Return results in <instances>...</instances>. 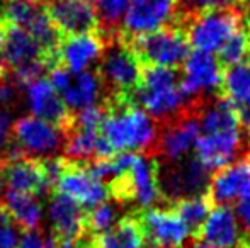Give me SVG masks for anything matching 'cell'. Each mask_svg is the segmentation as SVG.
<instances>
[{
	"instance_id": "4",
	"label": "cell",
	"mask_w": 250,
	"mask_h": 248,
	"mask_svg": "<svg viewBox=\"0 0 250 248\" xmlns=\"http://www.w3.org/2000/svg\"><path fill=\"white\" fill-rule=\"evenodd\" d=\"M142 65L138 55L125 38H109L97 70L104 89L109 90L107 97L133 100V94L142 82Z\"/></svg>"
},
{
	"instance_id": "13",
	"label": "cell",
	"mask_w": 250,
	"mask_h": 248,
	"mask_svg": "<svg viewBox=\"0 0 250 248\" xmlns=\"http://www.w3.org/2000/svg\"><path fill=\"white\" fill-rule=\"evenodd\" d=\"M0 186L7 191L44 195L51 187L48 182L44 162L40 156H22L17 160H0Z\"/></svg>"
},
{
	"instance_id": "11",
	"label": "cell",
	"mask_w": 250,
	"mask_h": 248,
	"mask_svg": "<svg viewBox=\"0 0 250 248\" xmlns=\"http://www.w3.org/2000/svg\"><path fill=\"white\" fill-rule=\"evenodd\" d=\"M53 192L68 195L87 211L105 202V199L109 197L107 186H104L102 180L92 175L87 163L73 162L70 158H66L65 169Z\"/></svg>"
},
{
	"instance_id": "31",
	"label": "cell",
	"mask_w": 250,
	"mask_h": 248,
	"mask_svg": "<svg viewBox=\"0 0 250 248\" xmlns=\"http://www.w3.org/2000/svg\"><path fill=\"white\" fill-rule=\"evenodd\" d=\"M19 248H56V236L51 235L44 238L43 233H40L38 229H34V231H24Z\"/></svg>"
},
{
	"instance_id": "1",
	"label": "cell",
	"mask_w": 250,
	"mask_h": 248,
	"mask_svg": "<svg viewBox=\"0 0 250 248\" xmlns=\"http://www.w3.org/2000/svg\"><path fill=\"white\" fill-rule=\"evenodd\" d=\"M242 124L230 100L216 99L199 107L196 156L208 170L223 169L242 150Z\"/></svg>"
},
{
	"instance_id": "9",
	"label": "cell",
	"mask_w": 250,
	"mask_h": 248,
	"mask_svg": "<svg viewBox=\"0 0 250 248\" xmlns=\"http://www.w3.org/2000/svg\"><path fill=\"white\" fill-rule=\"evenodd\" d=\"M158 186L162 197L174 202L191 195H201L209 186V170L198 158H184L167 167L158 165Z\"/></svg>"
},
{
	"instance_id": "26",
	"label": "cell",
	"mask_w": 250,
	"mask_h": 248,
	"mask_svg": "<svg viewBox=\"0 0 250 248\" xmlns=\"http://www.w3.org/2000/svg\"><path fill=\"white\" fill-rule=\"evenodd\" d=\"M250 58V36L245 27L237 29L227 41L223 46L218 50V60L225 66H235L245 63Z\"/></svg>"
},
{
	"instance_id": "22",
	"label": "cell",
	"mask_w": 250,
	"mask_h": 248,
	"mask_svg": "<svg viewBox=\"0 0 250 248\" xmlns=\"http://www.w3.org/2000/svg\"><path fill=\"white\" fill-rule=\"evenodd\" d=\"M145 233L138 216H126L111 226L107 231L90 235L92 248H145Z\"/></svg>"
},
{
	"instance_id": "3",
	"label": "cell",
	"mask_w": 250,
	"mask_h": 248,
	"mask_svg": "<svg viewBox=\"0 0 250 248\" xmlns=\"http://www.w3.org/2000/svg\"><path fill=\"white\" fill-rule=\"evenodd\" d=\"M133 102L162 123L174 119L191 106H186V94L177 72L162 66H148L143 72L142 82L133 94Z\"/></svg>"
},
{
	"instance_id": "25",
	"label": "cell",
	"mask_w": 250,
	"mask_h": 248,
	"mask_svg": "<svg viewBox=\"0 0 250 248\" xmlns=\"http://www.w3.org/2000/svg\"><path fill=\"white\" fill-rule=\"evenodd\" d=\"M211 208H213V202L209 201V197L206 194H201L179 199V201L174 202V208L172 209L184 221V225L188 226L192 238H196L201 226L204 225L208 214H209Z\"/></svg>"
},
{
	"instance_id": "36",
	"label": "cell",
	"mask_w": 250,
	"mask_h": 248,
	"mask_svg": "<svg viewBox=\"0 0 250 248\" xmlns=\"http://www.w3.org/2000/svg\"><path fill=\"white\" fill-rule=\"evenodd\" d=\"M237 248H250V233H247L245 236H242V240Z\"/></svg>"
},
{
	"instance_id": "8",
	"label": "cell",
	"mask_w": 250,
	"mask_h": 248,
	"mask_svg": "<svg viewBox=\"0 0 250 248\" xmlns=\"http://www.w3.org/2000/svg\"><path fill=\"white\" fill-rule=\"evenodd\" d=\"M199 107L201 100H194L184 113L167 121L157 136L151 153L168 162L184 160L196 148L199 138Z\"/></svg>"
},
{
	"instance_id": "27",
	"label": "cell",
	"mask_w": 250,
	"mask_h": 248,
	"mask_svg": "<svg viewBox=\"0 0 250 248\" xmlns=\"http://www.w3.org/2000/svg\"><path fill=\"white\" fill-rule=\"evenodd\" d=\"M129 0H96L97 17H99L101 31L107 38L114 36V29L119 24V20L125 17L126 7Z\"/></svg>"
},
{
	"instance_id": "15",
	"label": "cell",
	"mask_w": 250,
	"mask_h": 248,
	"mask_svg": "<svg viewBox=\"0 0 250 248\" xmlns=\"http://www.w3.org/2000/svg\"><path fill=\"white\" fill-rule=\"evenodd\" d=\"M27 99L33 116L56 126L63 134L73 128L75 113L68 109L65 100L53 89L46 76H41L27 85Z\"/></svg>"
},
{
	"instance_id": "16",
	"label": "cell",
	"mask_w": 250,
	"mask_h": 248,
	"mask_svg": "<svg viewBox=\"0 0 250 248\" xmlns=\"http://www.w3.org/2000/svg\"><path fill=\"white\" fill-rule=\"evenodd\" d=\"M12 141H16L24 152L51 155L60 148H65V134L56 126L36 116H24L10 128Z\"/></svg>"
},
{
	"instance_id": "37",
	"label": "cell",
	"mask_w": 250,
	"mask_h": 248,
	"mask_svg": "<svg viewBox=\"0 0 250 248\" xmlns=\"http://www.w3.org/2000/svg\"><path fill=\"white\" fill-rule=\"evenodd\" d=\"M188 248H213V247L206 245V243H203V242H196V243H192V245L188 247Z\"/></svg>"
},
{
	"instance_id": "2",
	"label": "cell",
	"mask_w": 250,
	"mask_h": 248,
	"mask_svg": "<svg viewBox=\"0 0 250 248\" xmlns=\"http://www.w3.org/2000/svg\"><path fill=\"white\" fill-rule=\"evenodd\" d=\"M104 109L105 117L101 124V136L112 153L153 152L158 131L148 113L133 100L111 97H105Z\"/></svg>"
},
{
	"instance_id": "28",
	"label": "cell",
	"mask_w": 250,
	"mask_h": 248,
	"mask_svg": "<svg viewBox=\"0 0 250 248\" xmlns=\"http://www.w3.org/2000/svg\"><path fill=\"white\" fill-rule=\"evenodd\" d=\"M116 221V208L109 202H102L96 208L87 211V233L89 235H99L104 233L114 225Z\"/></svg>"
},
{
	"instance_id": "7",
	"label": "cell",
	"mask_w": 250,
	"mask_h": 248,
	"mask_svg": "<svg viewBox=\"0 0 250 248\" xmlns=\"http://www.w3.org/2000/svg\"><path fill=\"white\" fill-rule=\"evenodd\" d=\"M189 44L196 51L214 53L237 29H240V14L237 9H221L186 17Z\"/></svg>"
},
{
	"instance_id": "18",
	"label": "cell",
	"mask_w": 250,
	"mask_h": 248,
	"mask_svg": "<svg viewBox=\"0 0 250 248\" xmlns=\"http://www.w3.org/2000/svg\"><path fill=\"white\" fill-rule=\"evenodd\" d=\"M107 41L109 38L102 31L62 38L58 44V65L73 73L83 72L94 61L101 60Z\"/></svg>"
},
{
	"instance_id": "12",
	"label": "cell",
	"mask_w": 250,
	"mask_h": 248,
	"mask_svg": "<svg viewBox=\"0 0 250 248\" xmlns=\"http://www.w3.org/2000/svg\"><path fill=\"white\" fill-rule=\"evenodd\" d=\"M44 7L62 38L101 31L99 17L90 0H48Z\"/></svg>"
},
{
	"instance_id": "35",
	"label": "cell",
	"mask_w": 250,
	"mask_h": 248,
	"mask_svg": "<svg viewBox=\"0 0 250 248\" xmlns=\"http://www.w3.org/2000/svg\"><path fill=\"white\" fill-rule=\"evenodd\" d=\"M10 136V119L5 111H0V146L5 145Z\"/></svg>"
},
{
	"instance_id": "21",
	"label": "cell",
	"mask_w": 250,
	"mask_h": 248,
	"mask_svg": "<svg viewBox=\"0 0 250 248\" xmlns=\"http://www.w3.org/2000/svg\"><path fill=\"white\" fill-rule=\"evenodd\" d=\"M50 219L56 238H79L87 233V209L62 192H51Z\"/></svg>"
},
{
	"instance_id": "38",
	"label": "cell",
	"mask_w": 250,
	"mask_h": 248,
	"mask_svg": "<svg viewBox=\"0 0 250 248\" xmlns=\"http://www.w3.org/2000/svg\"><path fill=\"white\" fill-rule=\"evenodd\" d=\"M245 29H247V33H249V36H250V14H249V22H247V27H245Z\"/></svg>"
},
{
	"instance_id": "5",
	"label": "cell",
	"mask_w": 250,
	"mask_h": 248,
	"mask_svg": "<svg viewBox=\"0 0 250 248\" xmlns=\"http://www.w3.org/2000/svg\"><path fill=\"white\" fill-rule=\"evenodd\" d=\"M107 192L119 202H135L138 208L150 209L162 197L157 158L135 153L129 169L107 184Z\"/></svg>"
},
{
	"instance_id": "34",
	"label": "cell",
	"mask_w": 250,
	"mask_h": 248,
	"mask_svg": "<svg viewBox=\"0 0 250 248\" xmlns=\"http://www.w3.org/2000/svg\"><path fill=\"white\" fill-rule=\"evenodd\" d=\"M237 218L250 231V194L242 197L237 204Z\"/></svg>"
},
{
	"instance_id": "29",
	"label": "cell",
	"mask_w": 250,
	"mask_h": 248,
	"mask_svg": "<svg viewBox=\"0 0 250 248\" xmlns=\"http://www.w3.org/2000/svg\"><path fill=\"white\" fill-rule=\"evenodd\" d=\"M250 0H179L181 10H184V19L189 16L209 10L221 9H237V5H247Z\"/></svg>"
},
{
	"instance_id": "10",
	"label": "cell",
	"mask_w": 250,
	"mask_h": 248,
	"mask_svg": "<svg viewBox=\"0 0 250 248\" xmlns=\"http://www.w3.org/2000/svg\"><path fill=\"white\" fill-rule=\"evenodd\" d=\"M177 10L179 0H129L119 36L133 39L164 29L175 17Z\"/></svg>"
},
{
	"instance_id": "40",
	"label": "cell",
	"mask_w": 250,
	"mask_h": 248,
	"mask_svg": "<svg viewBox=\"0 0 250 248\" xmlns=\"http://www.w3.org/2000/svg\"><path fill=\"white\" fill-rule=\"evenodd\" d=\"M43 2H44V0H43Z\"/></svg>"
},
{
	"instance_id": "24",
	"label": "cell",
	"mask_w": 250,
	"mask_h": 248,
	"mask_svg": "<svg viewBox=\"0 0 250 248\" xmlns=\"http://www.w3.org/2000/svg\"><path fill=\"white\" fill-rule=\"evenodd\" d=\"M0 202L5 206L16 225L22 231H34L40 228L41 218H43V206L38 201V195L7 191L5 197Z\"/></svg>"
},
{
	"instance_id": "33",
	"label": "cell",
	"mask_w": 250,
	"mask_h": 248,
	"mask_svg": "<svg viewBox=\"0 0 250 248\" xmlns=\"http://www.w3.org/2000/svg\"><path fill=\"white\" fill-rule=\"evenodd\" d=\"M56 248H92L90 235L83 233L79 238H56Z\"/></svg>"
},
{
	"instance_id": "32",
	"label": "cell",
	"mask_w": 250,
	"mask_h": 248,
	"mask_svg": "<svg viewBox=\"0 0 250 248\" xmlns=\"http://www.w3.org/2000/svg\"><path fill=\"white\" fill-rule=\"evenodd\" d=\"M5 39H7V20L0 16V80L5 78L10 73L5 61Z\"/></svg>"
},
{
	"instance_id": "19",
	"label": "cell",
	"mask_w": 250,
	"mask_h": 248,
	"mask_svg": "<svg viewBox=\"0 0 250 248\" xmlns=\"http://www.w3.org/2000/svg\"><path fill=\"white\" fill-rule=\"evenodd\" d=\"M250 194V156L220 169L209 179L206 195L213 204L227 206Z\"/></svg>"
},
{
	"instance_id": "17",
	"label": "cell",
	"mask_w": 250,
	"mask_h": 248,
	"mask_svg": "<svg viewBox=\"0 0 250 248\" xmlns=\"http://www.w3.org/2000/svg\"><path fill=\"white\" fill-rule=\"evenodd\" d=\"M223 65L213 53L194 51L184 61L181 87L186 97H198L201 94L214 92L223 85Z\"/></svg>"
},
{
	"instance_id": "20",
	"label": "cell",
	"mask_w": 250,
	"mask_h": 248,
	"mask_svg": "<svg viewBox=\"0 0 250 248\" xmlns=\"http://www.w3.org/2000/svg\"><path fill=\"white\" fill-rule=\"evenodd\" d=\"M196 240L213 248H237L242 240L237 214L228 206L211 208Z\"/></svg>"
},
{
	"instance_id": "23",
	"label": "cell",
	"mask_w": 250,
	"mask_h": 248,
	"mask_svg": "<svg viewBox=\"0 0 250 248\" xmlns=\"http://www.w3.org/2000/svg\"><path fill=\"white\" fill-rule=\"evenodd\" d=\"M102 89L104 85H102L97 72H80L77 75H72L66 89L60 95L70 111H80L96 106Z\"/></svg>"
},
{
	"instance_id": "14",
	"label": "cell",
	"mask_w": 250,
	"mask_h": 248,
	"mask_svg": "<svg viewBox=\"0 0 250 248\" xmlns=\"http://www.w3.org/2000/svg\"><path fill=\"white\" fill-rule=\"evenodd\" d=\"M150 248H182L191 236L174 209H146L138 216Z\"/></svg>"
},
{
	"instance_id": "39",
	"label": "cell",
	"mask_w": 250,
	"mask_h": 248,
	"mask_svg": "<svg viewBox=\"0 0 250 248\" xmlns=\"http://www.w3.org/2000/svg\"><path fill=\"white\" fill-rule=\"evenodd\" d=\"M90 2H92V3H96V0H90Z\"/></svg>"
},
{
	"instance_id": "30",
	"label": "cell",
	"mask_w": 250,
	"mask_h": 248,
	"mask_svg": "<svg viewBox=\"0 0 250 248\" xmlns=\"http://www.w3.org/2000/svg\"><path fill=\"white\" fill-rule=\"evenodd\" d=\"M21 231L22 229L16 225L10 212L0 202V248H19L21 238H22Z\"/></svg>"
},
{
	"instance_id": "6",
	"label": "cell",
	"mask_w": 250,
	"mask_h": 248,
	"mask_svg": "<svg viewBox=\"0 0 250 248\" xmlns=\"http://www.w3.org/2000/svg\"><path fill=\"white\" fill-rule=\"evenodd\" d=\"M128 41V39H126ZM140 61L148 66L175 68L189 57V39L182 27H164L128 41Z\"/></svg>"
}]
</instances>
